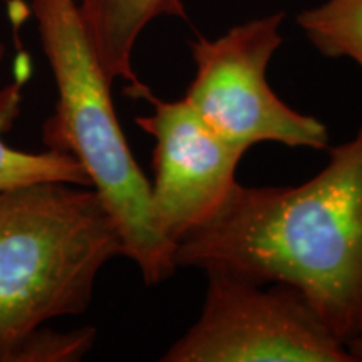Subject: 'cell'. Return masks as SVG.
Wrapping results in <instances>:
<instances>
[{"mask_svg": "<svg viewBox=\"0 0 362 362\" xmlns=\"http://www.w3.org/2000/svg\"><path fill=\"white\" fill-rule=\"evenodd\" d=\"M297 187L238 185L210 223L175 245L176 267L223 270L304 292L346 344L362 332V121Z\"/></svg>", "mask_w": 362, "mask_h": 362, "instance_id": "1", "label": "cell"}, {"mask_svg": "<svg viewBox=\"0 0 362 362\" xmlns=\"http://www.w3.org/2000/svg\"><path fill=\"white\" fill-rule=\"evenodd\" d=\"M57 101L42 124L45 148L83 166L115 221L123 255L155 287L175 274V243L155 216L149 180L131 153L111 96L112 81L94 52L76 0H30Z\"/></svg>", "mask_w": 362, "mask_h": 362, "instance_id": "2", "label": "cell"}, {"mask_svg": "<svg viewBox=\"0 0 362 362\" xmlns=\"http://www.w3.org/2000/svg\"><path fill=\"white\" fill-rule=\"evenodd\" d=\"M121 255L93 188L35 181L0 189V362L49 320L84 314L99 272Z\"/></svg>", "mask_w": 362, "mask_h": 362, "instance_id": "3", "label": "cell"}, {"mask_svg": "<svg viewBox=\"0 0 362 362\" xmlns=\"http://www.w3.org/2000/svg\"><path fill=\"white\" fill-rule=\"evenodd\" d=\"M202 314L163 362H354L304 292L206 270Z\"/></svg>", "mask_w": 362, "mask_h": 362, "instance_id": "4", "label": "cell"}, {"mask_svg": "<svg viewBox=\"0 0 362 362\" xmlns=\"http://www.w3.org/2000/svg\"><path fill=\"white\" fill-rule=\"evenodd\" d=\"M284 19L285 12L270 13L216 39H194V78L183 99L226 141L247 151L260 143L327 149V126L292 110L267 81L272 57L284 42Z\"/></svg>", "mask_w": 362, "mask_h": 362, "instance_id": "5", "label": "cell"}, {"mask_svg": "<svg viewBox=\"0 0 362 362\" xmlns=\"http://www.w3.org/2000/svg\"><path fill=\"white\" fill-rule=\"evenodd\" d=\"M124 94L153 107L134 121L155 139L153 210L161 232L176 245L223 210L240 185L237 168L247 149L226 141L185 99L158 98L141 81L126 84Z\"/></svg>", "mask_w": 362, "mask_h": 362, "instance_id": "6", "label": "cell"}, {"mask_svg": "<svg viewBox=\"0 0 362 362\" xmlns=\"http://www.w3.org/2000/svg\"><path fill=\"white\" fill-rule=\"evenodd\" d=\"M86 33L112 83L139 81L133 66L143 30L160 17L188 21L183 0H76Z\"/></svg>", "mask_w": 362, "mask_h": 362, "instance_id": "7", "label": "cell"}, {"mask_svg": "<svg viewBox=\"0 0 362 362\" xmlns=\"http://www.w3.org/2000/svg\"><path fill=\"white\" fill-rule=\"evenodd\" d=\"M296 22L324 57L349 59L362 71V0H325Z\"/></svg>", "mask_w": 362, "mask_h": 362, "instance_id": "8", "label": "cell"}, {"mask_svg": "<svg viewBox=\"0 0 362 362\" xmlns=\"http://www.w3.org/2000/svg\"><path fill=\"white\" fill-rule=\"evenodd\" d=\"M6 56V45L0 42V66ZM16 112V111H13ZM13 112L0 111V189L35 183V181H62L90 188V181L74 158L47 149L44 153H25L7 146L2 139L4 119Z\"/></svg>", "mask_w": 362, "mask_h": 362, "instance_id": "9", "label": "cell"}, {"mask_svg": "<svg viewBox=\"0 0 362 362\" xmlns=\"http://www.w3.org/2000/svg\"><path fill=\"white\" fill-rule=\"evenodd\" d=\"M98 330L81 327L69 332L35 329L17 349L12 362H74L81 361L96 344Z\"/></svg>", "mask_w": 362, "mask_h": 362, "instance_id": "10", "label": "cell"}, {"mask_svg": "<svg viewBox=\"0 0 362 362\" xmlns=\"http://www.w3.org/2000/svg\"><path fill=\"white\" fill-rule=\"evenodd\" d=\"M346 347L354 362H362V332L357 334L356 337H352L351 341H347Z\"/></svg>", "mask_w": 362, "mask_h": 362, "instance_id": "11", "label": "cell"}]
</instances>
